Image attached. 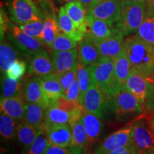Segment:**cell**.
Returning <instances> with one entry per match:
<instances>
[{
	"mask_svg": "<svg viewBox=\"0 0 154 154\" xmlns=\"http://www.w3.org/2000/svg\"><path fill=\"white\" fill-rule=\"evenodd\" d=\"M124 50L133 68L146 78L154 80L153 45L132 35L124 40Z\"/></svg>",
	"mask_w": 154,
	"mask_h": 154,
	"instance_id": "obj_1",
	"label": "cell"
},
{
	"mask_svg": "<svg viewBox=\"0 0 154 154\" xmlns=\"http://www.w3.org/2000/svg\"><path fill=\"white\" fill-rule=\"evenodd\" d=\"M146 0H121V17L116 26L120 29L125 36L136 33L146 18Z\"/></svg>",
	"mask_w": 154,
	"mask_h": 154,
	"instance_id": "obj_2",
	"label": "cell"
},
{
	"mask_svg": "<svg viewBox=\"0 0 154 154\" xmlns=\"http://www.w3.org/2000/svg\"><path fill=\"white\" fill-rule=\"evenodd\" d=\"M125 88L134 94L143 108L145 114L154 113V82L132 68Z\"/></svg>",
	"mask_w": 154,
	"mask_h": 154,
	"instance_id": "obj_3",
	"label": "cell"
},
{
	"mask_svg": "<svg viewBox=\"0 0 154 154\" xmlns=\"http://www.w3.org/2000/svg\"><path fill=\"white\" fill-rule=\"evenodd\" d=\"M111 111L119 121L145 114L143 108L136 96L125 87L111 96Z\"/></svg>",
	"mask_w": 154,
	"mask_h": 154,
	"instance_id": "obj_4",
	"label": "cell"
},
{
	"mask_svg": "<svg viewBox=\"0 0 154 154\" xmlns=\"http://www.w3.org/2000/svg\"><path fill=\"white\" fill-rule=\"evenodd\" d=\"M88 68L92 82L109 96H113L123 87L116 76L114 59L103 58L99 63L91 65Z\"/></svg>",
	"mask_w": 154,
	"mask_h": 154,
	"instance_id": "obj_5",
	"label": "cell"
},
{
	"mask_svg": "<svg viewBox=\"0 0 154 154\" xmlns=\"http://www.w3.org/2000/svg\"><path fill=\"white\" fill-rule=\"evenodd\" d=\"M80 105L84 111L95 114L101 119H106L109 113H112L111 96L93 82L84 94Z\"/></svg>",
	"mask_w": 154,
	"mask_h": 154,
	"instance_id": "obj_6",
	"label": "cell"
},
{
	"mask_svg": "<svg viewBox=\"0 0 154 154\" xmlns=\"http://www.w3.org/2000/svg\"><path fill=\"white\" fill-rule=\"evenodd\" d=\"M7 38L24 58L29 60L34 54L47 50L45 44L32 37L19 29L17 24L9 23L7 30Z\"/></svg>",
	"mask_w": 154,
	"mask_h": 154,
	"instance_id": "obj_7",
	"label": "cell"
},
{
	"mask_svg": "<svg viewBox=\"0 0 154 154\" xmlns=\"http://www.w3.org/2000/svg\"><path fill=\"white\" fill-rule=\"evenodd\" d=\"M7 7L11 20L17 25L44 20V13L33 0H7Z\"/></svg>",
	"mask_w": 154,
	"mask_h": 154,
	"instance_id": "obj_8",
	"label": "cell"
},
{
	"mask_svg": "<svg viewBox=\"0 0 154 154\" xmlns=\"http://www.w3.org/2000/svg\"><path fill=\"white\" fill-rule=\"evenodd\" d=\"M131 143L141 153L154 149V131L150 126L149 121L140 119L133 125Z\"/></svg>",
	"mask_w": 154,
	"mask_h": 154,
	"instance_id": "obj_9",
	"label": "cell"
},
{
	"mask_svg": "<svg viewBox=\"0 0 154 154\" xmlns=\"http://www.w3.org/2000/svg\"><path fill=\"white\" fill-rule=\"evenodd\" d=\"M132 128L133 125H131L112 133L98 146L94 154H107L113 150L131 143Z\"/></svg>",
	"mask_w": 154,
	"mask_h": 154,
	"instance_id": "obj_10",
	"label": "cell"
},
{
	"mask_svg": "<svg viewBox=\"0 0 154 154\" xmlns=\"http://www.w3.org/2000/svg\"><path fill=\"white\" fill-rule=\"evenodd\" d=\"M125 34L120 29L114 26L110 36L103 41L94 43L99 49L102 58L115 59L124 50Z\"/></svg>",
	"mask_w": 154,
	"mask_h": 154,
	"instance_id": "obj_11",
	"label": "cell"
},
{
	"mask_svg": "<svg viewBox=\"0 0 154 154\" xmlns=\"http://www.w3.org/2000/svg\"><path fill=\"white\" fill-rule=\"evenodd\" d=\"M121 4V0H106L90 9L88 13L96 18L113 25L120 19Z\"/></svg>",
	"mask_w": 154,
	"mask_h": 154,
	"instance_id": "obj_12",
	"label": "cell"
},
{
	"mask_svg": "<svg viewBox=\"0 0 154 154\" xmlns=\"http://www.w3.org/2000/svg\"><path fill=\"white\" fill-rule=\"evenodd\" d=\"M44 130L51 144L61 147L72 145V128L69 124L45 123Z\"/></svg>",
	"mask_w": 154,
	"mask_h": 154,
	"instance_id": "obj_13",
	"label": "cell"
},
{
	"mask_svg": "<svg viewBox=\"0 0 154 154\" xmlns=\"http://www.w3.org/2000/svg\"><path fill=\"white\" fill-rule=\"evenodd\" d=\"M51 57L52 59L54 71L57 74H63L76 67L79 60L78 48L69 51H53L51 53Z\"/></svg>",
	"mask_w": 154,
	"mask_h": 154,
	"instance_id": "obj_14",
	"label": "cell"
},
{
	"mask_svg": "<svg viewBox=\"0 0 154 154\" xmlns=\"http://www.w3.org/2000/svg\"><path fill=\"white\" fill-rule=\"evenodd\" d=\"M87 32L85 34L86 38L91 40L94 43H97L110 36L112 34L113 25L109 24L105 21L97 19L90 14H87Z\"/></svg>",
	"mask_w": 154,
	"mask_h": 154,
	"instance_id": "obj_15",
	"label": "cell"
},
{
	"mask_svg": "<svg viewBox=\"0 0 154 154\" xmlns=\"http://www.w3.org/2000/svg\"><path fill=\"white\" fill-rule=\"evenodd\" d=\"M28 72L32 76L44 77L54 73L51 57L47 50L39 51L29 60Z\"/></svg>",
	"mask_w": 154,
	"mask_h": 154,
	"instance_id": "obj_16",
	"label": "cell"
},
{
	"mask_svg": "<svg viewBox=\"0 0 154 154\" xmlns=\"http://www.w3.org/2000/svg\"><path fill=\"white\" fill-rule=\"evenodd\" d=\"M42 77L34 76L26 81L23 89V98L26 103H36L49 108V102L44 96L41 83Z\"/></svg>",
	"mask_w": 154,
	"mask_h": 154,
	"instance_id": "obj_17",
	"label": "cell"
},
{
	"mask_svg": "<svg viewBox=\"0 0 154 154\" xmlns=\"http://www.w3.org/2000/svg\"><path fill=\"white\" fill-rule=\"evenodd\" d=\"M44 133L45 131H39L25 121H22V122L17 124L15 138L22 147V154L26 153L36 138Z\"/></svg>",
	"mask_w": 154,
	"mask_h": 154,
	"instance_id": "obj_18",
	"label": "cell"
},
{
	"mask_svg": "<svg viewBox=\"0 0 154 154\" xmlns=\"http://www.w3.org/2000/svg\"><path fill=\"white\" fill-rule=\"evenodd\" d=\"M26 103L22 96L1 98V113H5L17 121H24Z\"/></svg>",
	"mask_w": 154,
	"mask_h": 154,
	"instance_id": "obj_19",
	"label": "cell"
},
{
	"mask_svg": "<svg viewBox=\"0 0 154 154\" xmlns=\"http://www.w3.org/2000/svg\"><path fill=\"white\" fill-rule=\"evenodd\" d=\"M82 119L87 134L88 146L94 145L99 140L103 132V122L96 115L85 111H83Z\"/></svg>",
	"mask_w": 154,
	"mask_h": 154,
	"instance_id": "obj_20",
	"label": "cell"
},
{
	"mask_svg": "<svg viewBox=\"0 0 154 154\" xmlns=\"http://www.w3.org/2000/svg\"><path fill=\"white\" fill-rule=\"evenodd\" d=\"M79 59L86 66H91L101 61L103 58L100 54L96 44L88 38H84L78 45Z\"/></svg>",
	"mask_w": 154,
	"mask_h": 154,
	"instance_id": "obj_21",
	"label": "cell"
},
{
	"mask_svg": "<svg viewBox=\"0 0 154 154\" xmlns=\"http://www.w3.org/2000/svg\"><path fill=\"white\" fill-rule=\"evenodd\" d=\"M47 108L36 103H26L24 121L39 131H45V114Z\"/></svg>",
	"mask_w": 154,
	"mask_h": 154,
	"instance_id": "obj_22",
	"label": "cell"
},
{
	"mask_svg": "<svg viewBox=\"0 0 154 154\" xmlns=\"http://www.w3.org/2000/svg\"><path fill=\"white\" fill-rule=\"evenodd\" d=\"M57 22L61 32L74 41L79 42L85 37V34L76 27L72 19L67 14L64 7H61L59 9Z\"/></svg>",
	"mask_w": 154,
	"mask_h": 154,
	"instance_id": "obj_23",
	"label": "cell"
},
{
	"mask_svg": "<svg viewBox=\"0 0 154 154\" xmlns=\"http://www.w3.org/2000/svg\"><path fill=\"white\" fill-rule=\"evenodd\" d=\"M67 14L79 29L86 34L87 32V11L80 1L67 3L64 5Z\"/></svg>",
	"mask_w": 154,
	"mask_h": 154,
	"instance_id": "obj_24",
	"label": "cell"
},
{
	"mask_svg": "<svg viewBox=\"0 0 154 154\" xmlns=\"http://www.w3.org/2000/svg\"><path fill=\"white\" fill-rule=\"evenodd\" d=\"M41 83L44 96L49 102V104L59 96H63V87L59 76L55 73L42 77Z\"/></svg>",
	"mask_w": 154,
	"mask_h": 154,
	"instance_id": "obj_25",
	"label": "cell"
},
{
	"mask_svg": "<svg viewBox=\"0 0 154 154\" xmlns=\"http://www.w3.org/2000/svg\"><path fill=\"white\" fill-rule=\"evenodd\" d=\"M19 51L5 38L1 40L0 44V68L1 73L5 74L7 72L14 61L19 59Z\"/></svg>",
	"mask_w": 154,
	"mask_h": 154,
	"instance_id": "obj_26",
	"label": "cell"
},
{
	"mask_svg": "<svg viewBox=\"0 0 154 154\" xmlns=\"http://www.w3.org/2000/svg\"><path fill=\"white\" fill-rule=\"evenodd\" d=\"M44 44L51 48L61 30L58 24L57 17L54 14L47 13L44 14Z\"/></svg>",
	"mask_w": 154,
	"mask_h": 154,
	"instance_id": "obj_27",
	"label": "cell"
},
{
	"mask_svg": "<svg viewBox=\"0 0 154 154\" xmlns=\"http://www.w3.org/2000/svg\"><path fill=\"white\" fill-rule=\"evenodd\" d=\"M115 74L121 86L124 87L126 80L131 72L132 66L124 50L114 59Z\"/></svg>",
	"mask_w": 154,
	"mask_h": 154,
	"instance_id": "obj_28",
	"label": "cell"
},
{
	"mask_svg": "<svg viewBox=\"0 0 154 154\" xmlns=\"http://www.w3.org/2000/svg\"><path fill=\"white\" fill-rule=\"evenodd\" d=\"M3 80L2 83V96L1 98H11L15 96H23L22 82L20 80L7 76L6 74H2Z\"/></svg>",
	"mask_w": 154,
	"mask_h": 154,
	"instance_id": "obj_29",
	"label": "cell"
},
{
	"mask_svg": "<svg viewBox=\"0 0 154 154\" xmlns=\"http://www.w3.org/2000/svg\"><path fill=\"white\" fill-rule=\"evenodd\" d=\"M72 132V145L84 151L88 147V136L82 118L71 127Z\"/></svg>",
	"mask_w": 154,
	"mask_h": 154,
	"instance_id": "obj_30",
	"label": "cell"
},
{
	"mask_svg": "<svg viewBox=\"0 0 154 154\" xmlns=\"http://www.w3.org/2000/svg\"><path fill=\"white\" fill-rule=\"evenodd\" d=\"M76 79L79 83L80 86V103L84 94H86V92L87 91V90L91 86L92 81L88 66H86L79 60L78 65H77Z\"/></svg>",
	"mask_w": 154,
	"mask_h": 154,
	"instance_id": "obj_31",
	"label": "cell"
},
{
	"mask_svg": "<svg viewBox=\"0 0 154 154\" xmlns=\"http://www.w3.org/2000/svg\"><path fill=\"white\" fill-rule=\"evenodd\" d=\"M17 120L1 113L0 116V134L5 140H11L15 138L17 130Z\"/></svg>",
	"mask_w": 154,
	"mask_h": 154,
	"instance_id": "obj_32",
	"label": "cell"
},
{
	"mask_svg": "<svg viewBox=\"0 0 154 154\" xmlns=\"http://www.w3.org/2000/svg\"><path fill=\"white\" fill-rule=\"evenodd\" d=\"M136 35L154 46V15H146Z\"/></svg>",
	"mask_w": 154,
	"mask_h": 154,
	"instance_id": "obj_33",
	"label": "cell"
},
{
	"mask_svg": "<svg viewBox=\"0 0 154 154\" xmlns=\"http://www.w3.org/2000/svg\"><path fill=\"white\" fill-rule=\"evenodd\" d=\"M19 29L32 37L36 38L44 44V20H38L30 22L26 24L17 25Z\"/></svg>",
	"mask_w": 154,
	"mask_h": 154,
	"instance_id": "obj_34",
	"label": "cell"
},
{
	"mask_svg": "<svg viewBox=\"0 0 154 154\" xmlns=\"http://www.w3.org/2000/svg\"><path fill=\"white\" fill-rule=\"evenodd\" d=\"M78 42L69 38L62 32H60L54 42L51 49L53 51H63L74 49L78 47Z\"/></svg>",
	"mask_w": 154,
	"mask_h": 154,
	"instance_id": "obj_35",
	"label": "cell"
},
{
	"mask_svg": "<svg viewBox=\"0 0 154 154\" xmlns=\"http://www.w3.org/2000/svg\"><path fill=\"white\" fill-rule=\"evenodd\" d=\"M50 145L45 133L40 134L24 154H44Z\"/></svg>",
	"mask_w": 154,
	"mask_h": 154,
	"instance_id": "obj_36",
	"label": "cell"
},
{
	"mask_svg": "<svg viewBox=\"0 0 154 154\" xmlns=\"http://www.w3.org/2000/svg\"><path fill=\"white\" fill-rule=\"evenodd\" d=\"M49 106H57L69 113H74V111L78 110L79 108L82 107L79 104V103L70 101V100L67 99L64 96H59V98H57L54 101L50 103Z\"/></svg>",
	"mask_w": 154,
	"mask_h": 154,
	"instance_id": "obj_37",
	"label": "cell"
},
{
	"mask_svg": "<svg viewBox=\"0 0 154 154\" xmlns=\"http://www.w3.org/2000/svg\"><path fill=\"white\" fill-rule=\"evenodd\" d=\"M26 71V63L22 59H17L5 74L10 78L21 80Z\"/></svg>",
	"mask_w": 154,
	"mask_h": 154,
	"instance_id": "obj_38",
	"label": "cell"
},
{
	"mask_svg": "<svg viewBox=\"0 0 154 154\" xmlns=\"http://www.w3.org/2000/svg\"><path fill=\"white\" fill-rule=\"evenodd\" d=\"M83 150L73 145L68 147H61L50 143L44 154H82Z\"/></svg>",
	"mask_w": 154,
	"mask_h": 154,
	"instance_id": "obj_39",
	"label": "cell"
},
{
	"mask_svg": "<svg viewBox=\"0 0 154 154\" xmlns=\"http://www.w3.org/2000/svg\"><path fill=\"white\" fill-rule=\"evenodd\" d=\"M76 72H77V66L75 68L71 69V70L67 71V72L63 73L61 74H57L59 76V81H60L61 86L63 87V93L66 91L69 88V86L72 85L73 82L76 80Z\"/></svg>",
	"mask_w": 154,
	"mask_h": 154,
	"instance_id": "obj_40",
	"label": "cell"
},
{
	"mask_svg": "<svg viewBox=\"0 0 154 154\" xmlns=\"http://www.w3.org/2000/svg\"><path fill=\"white\" fill-rule=\"evenodd\" d=\"M63 96L67 99L79 103L80 99V86L77 79L72 83V85L63 93ZM80 104V103H79Z\"/></svg>",
	"mask_w": 154,
	"mask_h": 154,
	"instance_id": "obj_41",
	"label": "cell"
},
{
	"mask_svg": "<svg viewBox=\"0 0 154 154\" xmlns=\"http://www.w3.org/2000/svg\"><path fill=\"white\" fill-rule=\"evenodd\" d=\"M136 149L134 144L132 143L128 144V145L124 146V147L119 148L118 149L113 150V151L109 152L107 154H129L132 151Z\"/></svg>",
	"mask_w": 154,
	"mask_h": 154,
	"instance_id": "obj_42",
	"label": "cell"
},
{
	"mask_svg": "<svg viewBox=\"0 0 154 154\" xmlns=\"http://www.w3.org/2000/svg\"><path fill=\"white\" fill-rule=\"evenodd\" d=\"M147 11L146 15H154V0H146Z\"/></svg>",
	"mask_w": 154,
	"mask_h": 154,
	"instance_id": "obj_43",
	"label": "cell"
},
{
	"mask_svg": "<svg viewBox=\"0 0 154 154\" xmlns=\"http://www.w3.org/2000/svg\"><path fill=\"white\" fill-rule=\"evenodd\" d=\"M79 1H80L82 3V5L84 6V7H85L86 11H87V12H88V9H89L90 6H91L93 0H79Z\"/></svg>",
	"mask_w": 154,
	"mask_h": 154,
	"instance_id": "obj_44",
	"label": "cell"
},
{
	"mask_svg": "<svg viewBox=\"0 0 154 154\" xmlns=\"http://www.w3.org/2000/svg\"><path fill=\"white\" fill-rule=\"evenodd\" d=\"M104 1H106V0H93V2H92L91 5V6H90V7H89V9H88V10H89L90 9L93 8V7H95V6H96L97 5H99V4H100V3L103 2H104Z\"/></svg>",
	"mask_w": 154,
	"mask_h": 154,
	"instance_id": "obj_45",
	"label": "cell"
},
{
	"mask_svg": "<svg viewBox=\"0 0 154 154\" xmlns=\"http://www.w3.org/2000/svg\"><path fill=\"white\" fill-rule=\"evenodd\" d=\"M148 121H149L150 126H151V128H153V130L154 131V114L152 115L151 118H150Z\"/></svg>",
	"mask_w": 154,
	"mask_h": 154,
	"instance_id": "obj_46",
	"label": "cell"
},
{
	"mask_svg": "<svg viewBox=\"0 0 154 154\" xmlns=\"http://www.w3.org/2000/svg\"><path fill=\"white\" fill-rule=\"evenodd\" d=\"M59 2H60L61 4H64V5L67 3L69 2H76V1H79V0H57Z\"/></svg>",
	"mask_w": 154,
	"mask_h": 154,
	"instance_id": "obj_47",
	"label": "cell"
},
{
	"mask_svg": "<svg viewBox=\"0 0 154 154\" xmlns=\"http://www.w3.org/2000/svg\"><path fill=\"white\" fill-rule=\"evenodd\" d=\"M142 154H154V149L153 150H149V151H146L142 153Z\"/></svg>",
	"mask_w": 154,
	"mask_h": 154,
	"instance_id": "obj_48",
	"label": "cell"
},
{
	"mask_svg": "<svg viewBox=\"0 0 154 154\" xmlns=\"http://www.w3.org/2000/svg\"><path fill=\"white\" fill-rule=\"evenodd\" d=\"M129 154H142L141 152H140L139 151H138L137 149H134V151H132Z\"/></svg>",
	"mask_w": 154,
	"mask_h": 154,
	"instance_id": "obj_49",
	"label": "cell"
},
{
	"mask_svg": "<svg viewBox=\"0 0 154 154\" xmlns=\"http://www.w3.org/2000/svg\"><path fill=\"white\" fill-rule=\"evenodd\" d=\"M128 1H138V0H128Z\"/></svg>",
	"mask_w": 154,
	"mask_h": 154,
	"instance_id": "obj_50",
	"label": "cell"
},
{
	"mask_svg": "<svg viewBox=\"0 0 154 154\" xmlns=\"http://www.w3.org/2000/svg\"><path fill=\"white\" fill-rule=\"evenodd\" d=\"M153 82H154V80H153Z\"/></svg>",
	"mask_w": 154,
	"mask_h": 154,
	"instance_id": "obj_51",
	"label": "cell"
}]
</instances>
